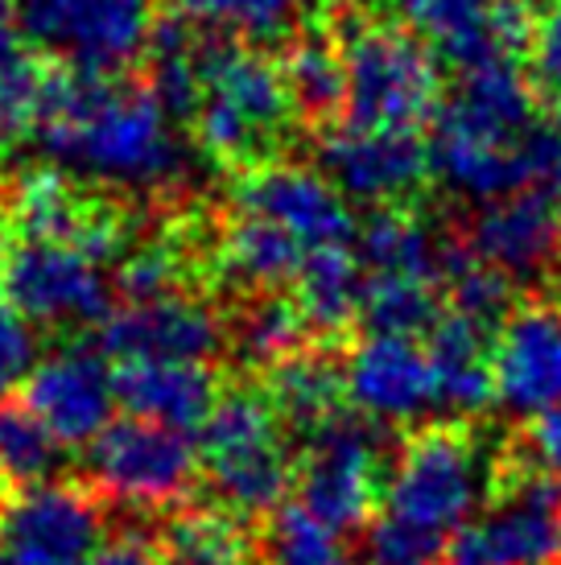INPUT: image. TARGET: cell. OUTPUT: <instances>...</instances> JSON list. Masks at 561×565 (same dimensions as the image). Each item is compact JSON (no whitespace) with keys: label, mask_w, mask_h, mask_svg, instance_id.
Wrapping results in <instances>:
<instances>
[{"label":"cell","mask_w":561,"mask_h":565,"mask_svg":"<svg viewBox=\"0 0 561 565\" xmlns=\"http://www.w3.org/2000/svg\"><path fill=\"white\" fill-rule=\"evenodd\" d=\"M38 145L66 173L120 194H157L187 178V149L170 104L116 75L54 79Z\"/></svg>","instance_id":"1"},{"label":"cell","mask_w":561,"mask_h":565,"mask_svg":"<svg viewBox=\"0 0 561 565\" xmlns=\"http://www.w3.org/2000/svg\"><path fill=\"white\" fill-rule=\"evenodd\" d=\"M541 111L532 83L508 63H484L463 71L434 116L430 170L463 199L529 194L532 137Z\"/></svg>","instance_id":"2"},{"label":"cell","mask_w":561,"mask_h":565,"mask_svg":"<svg viewBox=\"0 0 561 565\" xmlns=\"http://www.w3.org/2000/svg\"><path fill=\"white\" fill-rule=\"evenodd\" d=\"M294 95L280 63L244 42H199L194 87L182 116L194 141L215 161H252L285 137Z\"/></svg>","instance_id":"3"},{"label":"cell","mask_w":561,"mask_h":565,"mask_svg":"<svg viewBox=\"0 0 561 565\" xmlns=\"http://www.w3.org/2000/svg\"><path fill=\"white\" fill-rule=\"evenodd\" d=\"M116 256H125V236L99 215L75 239H17L4 256V298L30 327L108 322Z\"/></svg>","instance_id":"4"},{"label":"cell","mask_w":561,"mask_h":565,"mask_svg":"<svg viewBox=\"0 0 561 565\" xmlns=\"http://www.w3.org/2000/svg\"><path fill=\"white\" fill-rule=\"evenodd\" d=\"M285 422L268 393L235 388L223 393L199 429V458L215 500L232 516H273L285 491L294 487L297 467L285 450Z\"/></svg>","instance_id":"5"},{"label":"cell","mask_w":561,"mask_h":565,"mask_svg":"<svg viewBox=\"0 0 561 565\" xmlns=\"http://www.w3.org/2000/svg\"><path fill=\"white\" fill-rule=\"evenodd\" d=\"M491 487L496 475L487 471L479 438L467 425H425L413 429L396 450L380 516L451 545V536L467 529Z\"/></svg>","instance_id":"6"},{"label":"cell","mask_w":561,"mask_h":565,"mask_svg":"<svg viewBox=\"0 0 561 565\" xmlns=\"http://www.w3.org/2000/svg\"><path fill=\"white\" fill-rule=\"evenodd\" d=\"M343 108L351 125L413 128L437 116L442 71L434 50L413 30L389 21H363L343 38Z\"/></svg>","instance_id":"7"},{"label":"cell","mask_w":561,"mask_h":565,"mask_svg":"<svg viewBox=\"0 0 561 565\" xmlns=\"http://www.w3.org/2000/svg\"><path fill=\"white\" fill-rule=\"evenodd\" d=\"M25 42L75 75H120L157 38L154 0H17Z\"/></svg>","instance_id":"8"},{"label":"cell","mask_w":561,"mask_h":565,"mask_svg":"<svg viewBox=\"0 0 561 565\" xmlns=\"http://www.w3.org/2000/svg\"><path fill=\"white\" fill-rule=\"evenodd\" d=\"M442 565H561V487L508 458L491 508L451 536Z\"/></svg>","instance_id":"9"},{"label":"cell","mask_w":561,"mask_h":565,"mask_svg":"<svg viewBox=\"0 0 561 565\" xmlns=\"http://www.w3.org/2000/svg\"><path fill=\"white\" fill-rule=\"evenodd\" d=\"M203 471L199 446L182 429L140 422H112L92 446V479L116 503L161 512L190 495Z\"/></svg>","instance_id":"10"},{"label":"cell","mask_w":561,"mask_h":565,"mask_svg":"<svg viewBox=\"0 0 561 565\" xmlns=\"http://www.w3.org/2000/svg\"><path fill=\"white\" fill-rule=\"evenodd\" d=\"M297 495L301 508L330 524L335 533H356L375 512L380 500V446L372 425L335 417L310 434L306 455L297 462Z\"/></svg>","instance_id":"11"},{"label":"cell","mask_w":561,"mask_h":565,"mask_svg":"<svg viewBox=\"0 0 561 565\" xmlns=\"http://www.w3.org/2000/svg\"><path fill=\"white\" fill-rule=\"evenodd\" d=\"M232 211L280 227L289 239L318 256L330 248H351L356 220L343 190L322 170L297 166V161H268L240 178Z\"/></svg>","instance_id":"12"},{"label":"cell","mask_w":561,"mask_h":565,"mask_svg":"<svg viewBox=\"0 0 561 565\" xmlns=\"http://www.w3.org/2000/svg\"><path fill=\"white\" fill-rule=\"evenodd\" d=\"M99 541V503L75 483L21 487L0 508V545L13 565H87Z\"/></svg>","instance_id":"13"},{"label":"cell","mask_w":561,"mask_h":565,"mask_svg":"<svg viewBox=\"0 0 561 565\" xmlns=\"http://www.w3.org/2000/svg\"><path fill=\"white\" fill-rule=\"evenodd\" d=\"M343 393L363 422L405 425L437 405L430 347L413 334L368 330L343 363Z\"/></svg>","instance_id":"14"},{"label":"cell","mask_w":561,"mask_h":565,"mask_svg":"<svg viewBox=\"0 0 561 565\" xmlns=\"http://www.w3.org/2000/svg\"><path fill=\"white\" fill-rule=\"evenodd\" d=\"M25 401L59 446H95L112 425L116 408V372L99 351L66 347L33 363L25 376Z\"/></svg>","instance_id":"15"},{"label":"cell","mask_w":561,"mask_h":565,"mask_svg":"<svg viewBox=\"0 0 561 565\" xmlns=\"http://www.w3.org/2000/svg\"><path fill=\"white\" fill-rule=\"evenodd\" d=\"M322 173L343 190L347 203H368L392 211L409 199L430 173V145L405 128H335L318 149Z\"/></svg>","instance_id":"16"},{"label":"cell","mask_w":561,"mask_h":565,"mask_svg":"<svg viewBox=\"0 0 561 565\" xmlns=\"http://www.w3.org/2000/svg\"><path fill=\"white\" fill-rule=\"evenodd\" d=\"M496 401L516 417L561 408V306L529 301L499 322L491 339Z\"/></svg>","instance_id":"17"},{"label":"cell","mask_w":561,"mask_h":565,"mask_svg":"<svg viewBox=\"0 0 561 565\" xmlns=\"http://www.w3.org/2000/svg\"><path fill=\"white\" fill-rule=\"evenodd\" d=\"M99 347L116 363H207L223 347V322L203 298L166 294L154 301H128L125 310L108 315L99 330Z\"/></svg>","instance_id":"18"},{"label":"cell","mask_w":561,"mask_h":565,"mask_svg":"<svg viewBox=\"0 0 561 565\" xmlns=\"http://www.w3.org/2000/svg\"><path fill=\"white\" fill-rule=\"evenodd\" d=\"M470 252L508 281L541 277L561 256L558 199L546 194H504L479 206L470 220Z\"/></svg>","instance_id":"19"},{"label":"cell","mask_w":561,"mask_h":565,"mask_svg":"<svg viewBox=\"0 0 561 565\" xmlns=\"http://www.w3.org/2000/svg\"><path fill=\"white\" fill-rule=\"evenodd\" d=\"M405 9L421 42L463 71L508 63L525 33L516 0H405Z\"/></svg>","instance_id":"20"},{"label":"cell","mask_w":561,"mask_h":565,"mask_svg":"<svg viewBox=\"0 0 561 565\" xmlns=\"http://www.w3.org/2000/svg\"><path fill=\"white\" fill-rule=\"evenodd\" d=\"M116 401L128 417L166 425V429H203L219 401L215 372L207 363L137 360L116 367Z\"/></svg>","instance_id":"21"},{"label":"cell","mask_w":561,"mask_h":565,"mask_svg":"<svg viewBox=\"0 0 561 565\" xmlns=\"http://www.w3.org/2000/svg\"><path fill=\"white\" fill-rule=\"evenodd\" d=\"M430 363L437 380V405L458 417H479L496 405V372H491V330L475 318L442 315L430 327Z\"/></svg>","instance_id":"22"},{"label":"cell","mask_w":561,"mask_h":565,"mask_svg":"<svg viewBox=\"0 0 561 565\" xmlns=\"http://www.w3.org/2000/svg\"><path fill=\"white\" fill-rule=\"evenodd\" d=\"M446 256L437 236L409 211H380L359 236L363 277H396V281H446Z\"/></svg>","instance_id":"23"},{"label":"cell","mask_w":561,"mask_h":565,"mask_svg":"<svg viewBox=\"0 0 561 565\" xmlns=\"http://www.w3.org/2000/svg\"><path fill=\"white\" fill-rule=\"evenodd\" d=\"M219 265L232 281L265 294V289L294 285L301 268L310 265V252L273 223L232 211V223L223 227V239H219Z\"/></svg>","instance_id":"24"},{"label":"cell","mask_w":561,"mask_h":565,"mask_svg":"<svg viewBox=\"0 0 561 565\" xmlns=\"http://www.w3.org/2000/svg\"><path fill=\"white\" fill-rule=\"evenodd\" d=\"M268 401H273L280 422L294 425V429H301L310 438V434H318L335 417H343V372L330 360H322V355L297 351L294 360L273 367Z\"/></svg>","instance_id":"25"},{"label":"cell","mask_w":561,"mask_h":565,"mask_svg":"<svg viewBox=\"0 0 561 565\" xmlns=\"http://www.w3.org/2000/svg\"><path fill=\"white\" fill-rule=\"evenodd\" d=\"M294 289L297 310L314 330L335 334L363 315V265L351 248H330L310 256V265L301 268Z\"/></svg>","instance_id":"26"},{"label":"cell","mask_w":561,"mask_h":565,"mask_svg":"<svg viewBox=\"0 0 561 565\" xmlns=\"http://www.w3.org/2000/svg\"><path fill=\"white\" fill-rule=\"evenodd\" d=\"M92 220L95 211L83 206L63 173L38 170L13 194L17 239H75Z\"/></svg>","instance_id":"27"},{"label":"cell","mask_w":561,"mask_h":565,"mask_svg":"<svg viewBox=\"0 0 561 565\" xmlns=\"http://www.w3.org/2000/svg\"><path fill=\"white\" fill-rule=\"evenodd\" d=\"M170 565H248V533L232 512H182L166 529Z\"/></svg>","instance_id":"28"},{"label":"cell","mask_w":561,"mask_h":565,"mask_svg":"<svg viewBox=\"0 0 561 565\" xmlns=\"http://www.w3.org/2000/svg\"><path fill=\"white\" fill-rule=\"evenodd\" d=\"M280 75L289 83L294 108L310 111V116H327L343 104V50L330 46L327 38H297L280 58Z\"/></svg>","instance_id":"29"},{"label":"cell","mask_w":561,"mask_h":565,"mask_svg":"<svg viewBox=\"0 0 561 565\" xmlns=\"http://www.w3.org/2000/svg\"><path fill=\"white\" fill-rule=\"evenodd\" d=\"M59 462V441L25 405H0V479L21 487L50 483Z\"/></svg>","instance_id":"30"},{"label":"cell","mask_w":561,"mask_h":565,"mask_svg":"<svg viewBox=\"0 0 561 565\" xmlns=\"http://www.w3.org/2000/svg\"><path fill=\"white\" fill-rule=\"evenodd\" d=\"M265 565H351L343 550V533L310 516L301 503H289L268 516Z\"/></svg>","instance_id":"31"},{"label":"cell","mask_w":561,"mask_h":565,"mask_svg":"<svg viewBox=\"0 0 561 565\" xmlns=\"http://www.w3.org/2000/svg\"><path fill=\"white\" fill-rule=\"evenodd\" d=\"M306 330H310V322L301 318L297 301L261 298L252 301L248 310L240 315V322H235V347H240L244 360L277 367V363L294 360L301 351Z\"/></svg>","instance_id":"32"},{"label":"cell","mask_w":561,"mask_h":565,"mask_svg":"<svg viewBox=\"0 0 561 565\" xmlns=\"http://www.w3.org/2000/svg\"><path fill=\"white\" fill-rule=\"evenodd\" d=\"M363 322L380 334H417L437 322V285L363 277Z\"/></svg>","instance_id":"33"},{"label":"cell","mask_w":561,"mask_h":565,"mask_svg":"<svg viewBox=\"0 0 561 565\" xmlns=\"http://www.w3.org/2000/svg\"><path fill=\"white\" fill-rule=\"evenodd\" d=\"M182 17L207 30H227L240 38H273L297 13V0H170Z\"/></svg>","instance_id":"34"},{"label":"cell","mask_w":561,"mask_h":565,"mask_svg":"<svg viewBox=\"0 0 561 565\" xmlns=\"http://www.w3.org/2000/svg\"><path fill=\"white\" fill-rule=\"evenodd\" d=\"M446 285H451V298L458 315L484 322L487 330L504 322V310H508V277L487 268L475 252L470 256H446Z\"/></svg>","instance_id":"35"},{"label":"cell","mask_w":561,"mask_h":565,"mask_svg":"<svg viewBox=\"0 0 561 565\" xmlns=\"http://www.w3.org/2000/svg\"><path fill=\"white\" fill-rule=\"evenodd\" d=\"M178 277H182V256L170 239H145L137 248H128L116 268V285L128 294V301H154L178 294Z\"/></svg>","instance_id":"36"},{"label":"cell","mask_w":561,"mask_h":565,"mask_svg":"<svg viewBox=\"0 0 561 565\" xmlns=\"http://www.w3.org/2000/svg\"><path fill=\"white\" fill-rule=\"evenodd\" d=\"M446 541L380 516L368 533V565H442Z\"/></svg>","instance_id":"37"},{"label":"cell","mask_w":561,"mask_h":565,"mask_svg":"<svg viewBox=\"0 0 561 565\" xmlns=\"http://www.w3.org/2000/svg\"><path fill=\"white\" fill-rule=\"evenodd\" d=\"M529 79L532 92L561 111V4L537 21L529 38Z\"/></svg>","instance_id":"38"},{"label":"cell","mask_w":561,"mask_h":565,"mask_svg":"<svg viewBox=\"0 0 561 565\" xmlns=\"http://www.w3.org/2000/svg\"><path fill=\"white\" fill-rule=\"evenodd\" d=\"M33 372V330L13 306H0V396Z\"/></svg>","instance_id":"39"},{"label":"cell","mask_w":561,"mask_h":565,"mask_svg":"<svg viewBox=\"0 0 561 565\" xmlns=\"http://www.w3.org/2000/svg\"><path fill=\"white\" fill-rule=\"evenodd\" d=\"M529 194L561 199V111L541 116V125H537L529 161Z\"/></svg>","instance_id":"40"},{"label":"cell","mask_w":561,"mask_h":565,"mask_svg":"<svg viewBox=\"0 0 561 565\" xmlns=\"http://www.w3.org/2000/svg\"><path fill=\"white\" fill-rule=\"evenodd\" d=\"M520 462L561 487V408L541 413L520 434Z\"/></svg>","instance_id":"41"},{"label":"cell","mask_w":561,"mask_h":565,"mask_svg":"<svg viewBox=\"0 0 561 565\" xmlns=\"http://www.w3.org/2000/svg\"><path fill=\"white\" fill-rule=\"evenodd\" d=\"M157 557H161L157 541H149L145 533H120L99 541V550L92 553L87 565H161Z\"/></svg>","instance_id":"42"},{"label":"cell","mask_w":561,"mask_h":565,"mask_svg":"<svg viewBox=\"0 0 561 565\" xmlns=\"http://www.w3.org/2000/svg\"><path fill=\"white\" fill-rule=\"evenodd\" d=\"M30 63V42L17 17V0H0V79Z\"/></svg>","instance_id":"43"},{"label":"cell","mask_w":561,"mask_h":565,"mask_svg":"<svg viewBox=\"0 0 561 565\" xmlns=\"http://www.w3.org/2000/svg\"><path fill=\"white\" fill-rule=\"evenodd\" d=\"M318 4H330V9H343V4H359V0H318Z\"/></svg>","instance_id":"44"},{"label":"cell","mask_w":561,"mask_h":565,"mask_svg":"<svg viewBox=\"0 0 561 565\" xmlns=\"http://www.w3.org/2000/svg\"><path fill=\"white\" fill-rule=\"evenodd\" d=\"M0 565H13L9 562V553H4V545H0Z\"/></svg>","instance_id":"45"},{"label":"cell","mask_w":561,"mask_h":565,"mask_svg":"<svg viewBox=\"0 0 561 565\" xmlns=\"http://www.w3.org/2000/svg\"><path fill=\"white\" fill-rule=\"evenodd\" d=\"M0 294H4V260H0Z\"/></svg>","instance_id":"46"}]
</instances>
